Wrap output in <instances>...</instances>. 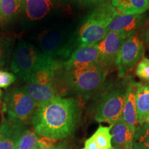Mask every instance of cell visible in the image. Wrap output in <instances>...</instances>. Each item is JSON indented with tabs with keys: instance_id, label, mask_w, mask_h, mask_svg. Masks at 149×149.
Wrapping results in <instances>:
<instances>
[{
	"instance_id": "cell-1",
	"label": "cell",
	"mask_w": 149,
	"mask_h": 149,
	"mask_svg": "<svg viewBox=\"0 0 149 149\" xmlns=\"http://www.w3.org/2000/svg\"><path fill=\"white\" fill-rule=\"evenodd\" d=\"M79 113V104L74 99L57 96L37 106L31 120L37 135L58 140L74 133Z\"/></svg>"
},
{
	"instance_id": "cell-2",
	"label": "cell",
	"mask_w": 149,
	"mask_h": 149,
	"mask_svg": "<svg viewBox=\"0 0 149 149\" xmlns=\"http://www.w3.org/2000/svg\"><path fill=\"white\" fill-rule=\"evenodd\" d=\"M108 74V68L102 64L81 68H66L61 63L57 70L60 78L68 90L83 98H88L103 85Z\"/></svg>"
},
{
	"instance_id": "cell-3",
	"label": "cell",
	"mask_w": 149,
	"mask_h": 149,
	"mask_svg": "<svg viewBox=\"0 0 149 149\" xmlns=\"http://www.w3.org/2000/svg\"><path fill=\"white\" fill-rule=\"evenodd\" d=\"M62 62L48 58L22 87L39 105L57 97V70Z\"/></svg>"
},
{
	"instance_id": "cell-4",
	"label": "cell",
	"mask_w": 149,
	"mask_h": 149,
	"mask_svg": "<svg viewBox=\"0 0 149 149\" xmlns=\"http://www.w3.org/2000/svg\"><path fill=\"white\" fill-rule=\"evenodd\" d=\"M118 13L111 2L97 6L87 16L77 33L78 46L95 45L109 32V26Z\"/></svg>"
},
{
	"instance_id": "cell-5",
	"label": "cell",
	"mask_w": 149,
	"mask_h": 149,
	"mask_svg": "<svg viewBox=\"0 0 149 149\" xmlns=\"http://www.w3.org/2000/svg\"><path fill=\"white\" fill-rule=\"evenodd\" d=\"M48 57L31 44L24 40H20L15 48L12 56L10 68L20 79L28 81L37 68Z\"/></svg>"
},
{
	"instance_id": "cell-6",
	"label": "cell",
	"mask_w": 149,
	"mask_h": 149,
	"mask_svg": "<svg viewBox=\"0 0 149 149\" xmlns=\"http://www.w3.org/2000/svg\"><path fill=\"white\" fill-rule=\"evenodd\" d=\"M37 38L41 53L55 61L64 62L63 60L69 58L73 52L72 37L68 36L66 31L63 29H46Z\"/></svg>"
},
{
	"instance_id": "cell-7",
	"label": "cell",
	"mask_w": 149,
	"mask_h": 149,
	"mask_svg": "<svg viewBox=\"0 0 149 149\" xmlns=\"http://www.w3.org/2000/svg\"><path fill=\"white\" fill-rule=\"evenodd\" d=\"M125 96L126 88H113L106 93L95 109V120L112 125L122 119Z\"/></svg>"
},
{
	"instance_id": "cell-8",
	"label": "cell",
	"mask_w": 149,
	"mask_h": 149,
	"mask_svg": "<svg viewBox=\"0 0 149 149\" xmlns=\"http://www.w3.org/2000/svg\"><path fill=\"white\" fill-rule=\"evenodd\" d=\"M38 104L23 88L8 91L4 97L3 111L9 118L20 121L31 119Z\"/></svg>"
},
{
	"instance_id": "cell-9",
	"label": "cell",
	"mask_w": 149,
	"mask_h": 149,
	"mask_svg": "<svg viewBox=\"0 0 149 149\" xmlns=\"http://www.w3.org/2000/svg\"><path fill=\"white\" fill-rule=\"evenodd\" d=\"M144 42L137 33L130 35L123 43L117 57L116 66L120 77H124L142 58Z\"/></svg>"
},
{
	"instance_id": "cell-10",
	"label": "cell",
	"mask_w": 149,
	"mask_h": 149,
	"mask_svg": "<svg viewBox=\"0 0 149 149\" xmlns=\"http://www.w3.org/2000/svg\"><path fill=\"white\" fill-rule=\"evenodd\" d=\"M127 37L123 33L109 31L101 42L95 44L101 55L102 64L108 69L115 64L121 47Z\"/></svg>"
},
{
	"instance_id": "cell-11",
	"label": "cell",
	"mask_w": 149,
	"mask_h": 149,
	"mask_svg": "<svg viewBox=\"0 0 149 149\" xmlns=\"http://www.w3.org/2000/svg\"><path fill=\"white\" fill-rule=\"evenodd\" d=\"M26 128L24 122L3 117L0 124V149H15Z\"/></svg>"
},
{
	"instance_id": "cell-12",
	"label": "cell",
	"mask_w": 149,
	"mask_h": 149,
	"mask_svg": "<svg viewBox=\"0 0 149 149\" xmlns=\"http://www.w3.org/2000/svg\"><path fill=\"white\" fill-rule=\"evenodd\" d=\"M97 64H102L101 55L95 45H91L76 48L69 58L61 63V66L66 68H81Z\"/></svg>"
},
{
	"instance_id": "cell-13",
	"label": "cell",
	"mask_w": 149,
	"mask_h": 149,
	"mask_svg": "<svg viewBox=\"0 0 149 149\" xmlns=\"http://www.w3.org/2000/svg\"><path fill=\"white\" fill-rule=\"evenodd\" d=\"M145 22V16L117 13L109 26L108 31L123 33L127 37L137 33Z\"/></svg>"
},
{
	"instance_id": "cell-14",
	"label": "cell",
	"mask_w": 149,
	"mask_h": 149,
	"mask_svg": "<svg viewBox=\"0 0 149 149\" xmlns=\"http://www.w3.org/2000/svg\"><path fill=\"white\" fill-rule=\"evenodd\" d=\"M138 84L139 83L130 79L126 85L125 102L122 117L134 134L138 124L135 103V93Z\"/></svg>"
},
{
	"instance_id": "cell-15",
	"label": "cell",
	"mask_w": 149,
	"mask_h": 149,
	"mask_svg": "<svg viewBox=\"0 0 149 149\" xmlns=\"http://www.w3.org/2000/svg\"><path fill=\"white\" fill-rule=\"evenodd\" d=\"M57 0H24V11L30 21H38L51 12Z\"/></svg>"
},
{
	"instance_id": "cell-16",
	"label": "cell",
	"mask_w": 149,
	"mask_h": 149,
	"mask_svg": "<svg viewBox=\"0 0 149 149\" xmlns=\"http://www.w3.org/2000/svg\"><path fill=\"white\" fill-rule=\"evenodd\" d=\"M111 126L112 142L120 149H133L134 133L122 119Z\"/></svg>"
},
{
	"instance_id": "cell-17",
	"label": "cell",
	"mask_w": 149,
	"mask_h": 149,
	"mask_svg": "<svg viewBox=\"0 0 149 149\" xmlns=\"http://www.w3.org/2000/svg\"><path fill=\"white\" fill-rule=\"evenodd\" d=\"M111 126L100 125L91 137L86 140L83 149H111Z\"/></svg>"
},
{
	"instance_id": "cell-18",
	"label": "cell",
	"mask_w": 149,
	"mask_h": 149,
	"mask_svg": "<svg viewBox=\"0 0 149 149\" xmlns=\"http://www.w3.org/2000/svg\"><path fill=\"white\" fill-rule=\"evenodd\" d=\"M136 110L137 122L139 126L144 124V120L149 113V82L139 83L135 93Z\"/></svg>"
},
{
	"instance_id": "cell-19",
	"label": "cell",
	"mask_w": 149,
	"mask_h": 149,
	"mask_svg": "<svg viewBox=\"0 0 149 149\" xmlns=\"http://www.w3.org/2000/svg\"><path fill=\"white\" fill-rule=\"evenodd\" d=\"M111 3L119 13L143 14L149 8L148 0H111Z\"/></svg>"
},
{
	"instance_id": "cell-20",
	"label": "cell",
	"mask_w": 149,
	"mask_h": 149,
	"mask_svg": "<svg viewBox=\"0 0 149 149\" xmlns=\"http://www.w3.org/2000/svg\"><path fill=\"white\" fill-rule=\"evenodd\" d=\"M24 0H0V19L10 21L24 9Z\"/></svg>"
},
{
	"instance_id": "cell-21",
	"label": "cell",
	"mask_w": 149,
	"mask_h": 149,
	"mask_svg": "<svg viewBox=\"0 0 149 149\" xmlns=\"http://www.w3.org/2000/svg\"><path fill=\"white\" fill-rule=\"evenodd\" d=\"M133 149H149V124L144 123L136 128L133 137Z\"/></svg>"
},
{
	"instance_id": "cell-22",
	"label": "cell",
	"mask_w": 149,
	"mask_h": 149,
	"mask_svg": "<svg viewBox=\"0 0 149 149\" xmlns=\"http://www.w3.org/2000/svg\"><path fill=\"white\" fill-rule=\"evenodd\" d=\"M38 136L34 130L26 128L22 134L15 149H35L37 146Z\"/></svg>"
},
{
	"instance_id": "cell-23",
	"label": "cell",
	"mask_w": 149,
	"mask_h": 149,
	"mask_svg": "<svg viewBox=\"0 0 149 149\" xmlns=\"http://www.w3.org/2000/svg\"><path fill=\"white\" fill-rule=\"evenodd\" d=\"M135 74L142 81L149 82V59L144 57L139 61L136 67Z\"/></svg>"
},
{
	"instance_id": "cell-24",
	"label": "cell",
	"mask_w": 149,
	"mask_h": 149,
	"mask_svg": "<svg viewBox=\"0 0 149 149\" xmlns=\"http://www.w3.org/2000/svg\"><path fill=\"white\" fill-rule=\"evenodd\" d=\"M16 80L14 73L0 70V88H7Z\"/></svg>"
},
{
	"instance_id": "cell-25",
	"label": "cell",
	"mask_w": 149,
	"mask_h": 149,
	"mask_svg": "<svg viewBox=\"0 0 149 149\" xmlns=\"http://www.w3.org/2000/svg\"><path fill=\"white\" fill-rule=\"evenodd\" d=\"M10 42L0 37V66L6 64L9 54Z\"/></svg>"
},
{
	"instance_id": "cell-26",
	"label": "cell",
	"mask_w": 149,
	"mask_h": 149,
	"mask_svg": "<svg viewBox=\"0 0 149 149\" xmlns=\"http://www.w3.org/2000/svg\"><path fill=\"white\" fill-rule=\"evenodd\" d=\"M109 2H111V0H82V3L86 6L96 7Z\"/></svg>"
},
{
	"instance_id": "cell-27",
	"label": "cell",
	"mask_w": 149,
	"mask_h": 149,
	"mask_svg": "<svg viewBox=\"0 0 149 149\" xmlns=\"http://www.w3.org/2000/svg\"><path fill=\"white\" fill-rule=\"evenodd\" d=\"M52 149H68L67 143L66 141H63V142L59 143V144H55Z\"/></svg>"
},
{
	"instance_id": "cell-28",
	"label": "cell",
	"mask_w": 149,
	"mask_h": 149,
	"mask_svg": "<svg viewBox=\"0 0 149 149\" xmlns=\"http://www.w3.org/2000/svg\"><path fill=\"white\" fill-rule=\"evenodd\" d=\"M53 148H48V147H46V146H39V145H37V149H52Z\"/></svg>"
},
{
	"instance_id": "cell-29",
	"label": "cell",
	"mask_w": 149,
	"mask_h": 149,
	"mask_svg": "<svg viewBox=\"0 0 149 149\" xmlns=\"http://www.w3.org/2000/svg\"><path fill=\"white\" fill-rule=\"evenodd\" d=\"M144 123H146V124H149V113L147 115V116L146 118H145L144 120Z\"/></svg>"
},
{
	"instance_id": "cell-30",
	"label": "cell",
	"mask_w": 149,
	"mask_h": 149,
	"mask_svg": "<svg viewBox=\"0 0 149 149\" xmlns=\"http://www.w3.org/2000/svg\"><path fill=\"white\" fill-rule=\"evenodd\" d=\"M1 96H2V91H1V89H0V102H1Z\"/></svg>"
},
{
	"instance_id": "cell-31",
	"label": "cell",
	"mask_w": 149,
	"mask_h": 149,
	"mask_svg": "<svg viewBox=\"0 0 149 149\" xmlns=\"http://www.w3.org/2000/svg\"><path fill=\"white\" fill-rule=\"evenodd\" d=\"M60 1H67V0H60ZM78 1H79V2L81 3H82V0H77Z\"/></svg>"
},
{
	"instance_id": "cell-32",
	"label": "cell",
	"mask_w": 149,
	"mask_h": 149,
	"mask_svg": "<svg viewBox=\"0 0 149 149\" xmlns=\"http://www.w3.org/2000/svg\"><path fill=\"white\" fill-rule=\"evenodd\" d=\"M111 149H120V148H117V147H113V148H112Z\"/></svg>"
},
{
	"instance_id": "cell-33",
	"label": "cell",
	"mask_w": 149,
	"mask_h": 149,
	"mask_svg": "<svg viewBox=\"0 0 149 149\" xmlns=\"http://www.w3.org/2000/svg\"><path fill=\"white\" fill-rule=\"evenodd\" d=\"M148 42H149V35H148Z\"/></svg>"
},
{
	"instance_id": "cell-34",
	"label": "cell",
	"mask_w": 149,
	"mask_h": 149,
	"mask_svg": "<svg viewBox=\"0 0 149 149\" xmlns=\"http://www.w3.org/2000/svg\"><path fill=\"white\" fill-rule=\"evenodd\" d=\"M35 149H37V147H36V148H35Z\"/></svg>"
},
{
	"instance_id": "cell-35",
	"label": "cell",
	"mask_w": 149,
	"mask_h": 149,
	"mask_svg": "<svg viewBox=\"0 0 149 149\" xmlns=\"http://www.w3.org/2000/svg\"><path fill=\"white\" fill-rule=\"evenodd\" d=\"M0 104H1V102H0Z\"/></svg>"
},
{
	"instance_id": "cell-36",
	"label": "cell",
	"mask_w": 149,
	"mask_h": 149,
	"mask_svg": "<svg viewBox=\"0 0 149 149\" xmlns=\"http://www.w3.org/2000/svg\"><path fill=\"white\" fill-rule=\"evenodd\" d=\"M0 20H1V19H0Z\"/></svg>"
}]
</instances>
